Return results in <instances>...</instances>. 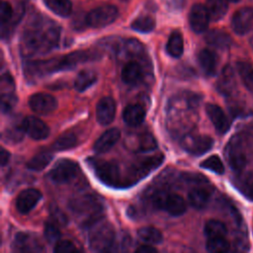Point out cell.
Instances as JSON below:
<instances>
[{
	"instance_id": "7a4b0ae2",
	"label": "cell",
	"mask_w": 253,
	"mask_h": 253,
	"mask_svg": "<svg viewBox=\"0 0 253 253\" xmlns=\"http://www.w3.org/2000/svg\"><path fill=\"white\" fill-rule=\"evenodd\" d=\"M68 208L76 215L85 217L84 224L87 226H92L100 221L103 211L101 200L94 195H84L74 198L68 203Z\"/></svg>"
},
{
	"instance_id": "8fae6325",
	"label": "cell",
	"mask_w": 253,
	"mask_h": 253,
	"mask_svg": "<svg viewBox=\"0 0 253 253\" xmlns=\"http://www.w3.org/2000/svg\"><path fill=\"white\" fill-rule=\"evenodd\" d=\"M213 145V140L209 135L188 134L182 139V147L193 155H202Z\"/></svg>"
},
{
	"instance_id": "f546056e",
	"label": "cell",
	"mask_w": 253,
	"mask_h": 253,
	"mask_svg": "<svg viewBox=\"0 0 253 253\" xmlns=\"http://www.w3.org/2000/svg\"><path fill=\"white\" fill-rule=\"evenodd\" d=\"M139 239L147 244H158L162 242L163 235L159 229L153 226H142L137 230Z\"/></svg>"
},
{
	"instance_id": "277c9868",
	"label": "cell",
	"mask_w": 253,
	"mask_h": 253,
	"mask_svg": "<svg viewBox=\"0 0 253 253\" xmlns=\"http://www.w3.org/2000/svg\"><path fill=\"white\" fill-rule=\"evenodd\" d=\"M152 202L157 209L163 210L173 216L182 215L187 209L186 202L180 195L164 191L156 193L153 196Z\"/></svg>"
},
{
	"instance_id": "7bdbcfd3",
	"label": "cell",
	"mask_w": 253,
	"mask_h": 253,
	"mask_svg": "<svg viewBox=\"0 0 253 253\" xmlns=\"http://www.w3.org/2000/svg\"><path fill=\"white\" fill-rule=\"evenodd\" d=\"M12 17H13V8L11 4L7 1H2L0 6V20H1L2 26H4L5 24L8 25Z\"/></svg>"
},
{
	"instance_id": "8d00e7d4",
	"label": "cell",
	"mask_w": 253,
	"mask_h": 253,
	"mask_svg": "<svg viewBox=\"0 0 253 253\" xmlns=\"http://www.w3.org/2000/svg\"><path fill=\"white\" fill-rule=\"evenodd\" d=\"M200 166L204 169L210 170L211 172H214L218 175H221L224 173V166L221 161V159L217 155H211L201 162Z\"/></svg>"
},
{
	"instance_id": "cb8c5ba5",
	"label": "cell",
	"mask_w": 253,
	"mask_h": 253,
	"mask_svg": "<svg viewBox=\"0 0 253 253\" xmlns=\"http://www.w3.org/2000/svg\"><path fill=\"white\" fill-rule=\"evenodd\" d=\"M206 42L217 48H227L230 46L232 41L228 34L221 30H211L205 36Z\"/></svg>"
},
{
	"instance_id": "ffe728a7",
	"label": "cell",
	"mask_w": 253,
	"mask_h": 253,
	"mask_svg": "<svg viewBox=\"0 0 253 253\" xmlns=\"http://www.w3.org/2000/svg\"><path fill=\"white\" fill-rule=\"evenodd\" d=\"M121 131L117 127H112L103 132L94 143V150L98 153H104L110 150L120 139Z\"/></svg>"
},
{
	"instance_id": "c3c4849f",
	"label": "cell",
	"mask_w": 253,
	"mask_h": 253,
	"mask_svg": "<svg viewBox=\"0 0 253 253\" xmlns=\"http://www.w3.org/2000/svg\"><path fill=\"white\" fill-rule=\"evenodd\" d=\"M227 1H230V2H238V1H240V0H227Z\"/></svg>"
},
{
	"instance_id": "e0dca14e",
	"label": "cell",
	"mask_w": 253,
	"mask_h": 253,
	"mask_svg": "<svg viewBox=\"0 0 253 253\" xmlns=\"http://www.w3.org/2000/svg\"><path fill=\"white\" fill-rule=\"evenodd\" d=\"M42 199V193L33 188L23 190L16 199V209L20 213L30 212Z\"/></svg>"
},
{
	"instance_id": "d590c367",
	"label": "cell",
	"mask_w": 253,
	"mask_h": 253,
	"mask_svg": "<svg viewBox=\"0 0 253 253\" xmlns=\"http://www.w3.org/2000/svg\"><path fill=\"white\" fill-rule=\"evenodd\" d=\"M155 28V21L149 16H141L131 23V29L139 33H149Z\"/></svg>"
},
{
	"instance_id": "836d02e7",
	"label": "cell",
	"mask_w": 253,
	"mask_h": 253,
	"mask_svg": "<svg viewBox=\"0 0 253 253\" xmlns=\"http://www.w3.org/2000/svg\"><path fill=\"white\" fill-rule=\"evenodd\" d=\"M77 143V137L73 132H64L60 136H58L55 141L52 143V149L56 151L67 150L74 147Z\"/></svg>"
},
{
	"instance_id": "3957f363",
	"label": "cell",
	"mask_w": 253,
	"mask_h": 253,
	"mask_svg": "<svg viewBox=\"0 0 253 253\" xmlns=\"http://www.w3.org/2000/svg\"><path fill=\"white\" fill-rule=\"evenodd\" d=\"M89 232V245L94 251H107L115 240V228L109 221H98L91 226Z\"/></svg>"
},
{
	"instance_id": "f1b7e54d",
	"label": "cell",
	"mask_w": 253,
	"mask_h": 253,
	"mask_svg": "<svg viewBox=\"0 0 253 253\" xmlns=\"http://www.w3.org/2000/svg\"><path fill=\"white\" fill-rule=\"evenodd\" d=\"M204 233L208 238L225 237L227 228L222 221L217 219H210L204 226Z\"/></svg>"
},
{
	"instance_id": "1f68e13d",
	"label": "cell",
	"mask_w": 253,
	"mask_h": 253,
	"mask_svg": "<svg viewBox=\"0 0 253 253\" xmlns=\"http://www.w3.org/2000/svg\"><path fill=\"white\" fill-rule=\"evenodd\" d=\"M43 2L49 10L58 16L67 17L71 13L72 4L70 0H43Z\"/></svg>"
},
{
	"instance_id": "7dc6e473",
	"label": "cell",
	"mask_w": 253,
	"mask_h": 253,
	"mask_svg": "<svg viewBox=\"0 0 253 253\" xmlns=\"http://www.w3.org/2000/svg\"><path fill=\"white\" fill-rule=\"evenodd\" d=\"M247 196H248L251 200H253V183L247 188Z\"/></svg>"
},
{
	"instance_id": "5bb4252c",
	"label": "cell",
	"mask_w": 253,
	"mask_h": 253,
	"mask_svg": "<svg viewBox=\"0 0 253 253\" xmlns=\"http://www.w3.org/2000/svg\"><path fill=\"white\" fill-rule=\"evenodd\" d=\"M211 17L206 6L195 4L192 6L189 14V24L195 33H204L210 23Z\"/></svg>"
},
{
	"instance_id": "2e32d148",
	"label": "cell",
	"mask_w": 253,
	"mask_h": 253,
	"mask_svg": "<svg viewBox=\"0 0 253 253\" xmlns=\"http://www.w3.org/2000/svg\"><path fill=\"white\" fill-rule=\"evenodd\" d=\"M24 131L35 140L45 139L49 134L48 126L36 117H27L22 122Z\"/></svg>"
},
{
	"instance_id": "52a82bcc",
	"label": "cell",
	"mask_w": 253,
	"mask_h": 253,
	"mask_svg": "<svg viewBox=\"0 0 253 253\" xmlns=\"http://www.w3.org/2000/svg\"><path fill=\"white\" fill-rule=\"evenodd\" d=\"M79 171L78 164L70 159H61L55 163L48 173V178L58 184L67 183L74 179Z\"/></svg>"
},
{
	"instance_id": "ac0fdd59",
	"label": "cell",
	"mask_w": 253,
	"mask_h": 253,
	"mask_svg": "<svg viewBox=\"0 0 253 253\" xmlns=\"http://www.w3.org/2000/svg\"><path fill=\"white\" fill-rule=\"evenodd\" d=\"M116 116V102L111 97H103L96 106V118L100 125H110Z\"/></svg>"
},
{
	"instance_id": "b9f144b4",
	"label": "cell",
	"mask_w": 253,
	"mask_h": 253,
	"mask_svg": "<svg viewBox=\"0 0 253 253\" xmlns=\"http://www.w3.org/2000/svg\"><path fill=\"white\" fill-rule=\"evenodd\" d=\"M50 221L53 222L54 224H56L57 226L58 225L64 226L67 224L68 218L62 211H60L58 208L54 207L50 210Z\"/></svg>"
},
{
	"instance_id": "9c48e42d",
	"label": "cell",
	"mask_w": 253,
	"mask_h": 253,
	"mask_svg": "<svg viewBox=\"0 0 253 253\" xmlns=\"http://www.w3.org/2000/svg\"><path fill=\"white\" fill-rule=\"evenodd\" d=\"M96 54L90 50H75L59 58H52V72L74 68L80 63L95 59Z\"/></svg>"
},
{
	"instance_id": "f35d334b",
	"label": "cell",
	"mask_w": 253,
	"mask_h": 253,
	"mask_svg": "<svg viewBox=\"0 0 253 253\" xmlns=\"http://www.w3.org/2000/svg\"><path fill=\"white\" fill-rule=\"evenodd\" d=\"M43 234H44L45 239L50 243L58 242L60 235H61L60 230L58 229V226L51 221H47L45 223L44 229H43Z\"/></svg>"
},
{
	"instance_id": "681fc988",
	"label": "cell",
	"mask_w": 253,
	"mask_h": 253,
	"mask_svg": "<svg viewBox=\"0 0 253 253\" xmlns=\"http://www.w3.org/2000/svg\"><path fill=\"white\" fill-rule=\"evenodd\" d=\"M100 253H108L107 251H103V252H100Z\"/></svg>"
},
{
	"instance_id": "d6986e66",
	"label": "cell",
	"mask_w": 253,
	"mask_h": 253,
	"mask_svg": "<svg viewBox=\"0 0 253 253\" xmlns=\"http://www.w3.org/2000/svg\"><path fill=\"white\" fill-rule=\"evenodd\" d=\"M206 112L211 124L213 125L215 130L218 133L223 134L227 132V130L230 127V123L225 113L222 111V109L219 106L215 104H208L206 106Z\"/></svg>"
},
{
	"instance_id": "83f0119b",
	"label": "cell",
	"mask_w": 253,
	"mask_h": 253,
	"mask_svg": "<svg viewBox=\"0 0 253 253\" xmlns=\"http://www.w3.org/2000/svg\"><path fill=\"white\" fill-rule=\"evenodd\" d=\"M211 20L219 21L227 12V0H207L206 5Z\"/></svg>"
},
{
	"instance_id": "484cf974",
	"label": "cell",
	"mask_w": 253,
	"mask_h": 253,
	"mask_svg": "<svg viewBox=\"0 0 253 253\" xmlns=\"http://www.w3.org/2000/svg\"><path fill=\"white\" fill-rule=\"evenodd\" d=\"M96 81L97 73L91 69H84L77 74L74 80V87L78 92H83L94 85Z\"/></svg>"
},
{
	"instance_id": "4316f807",
	"label": "cell",
	"mask_w": 253,
	"mask_h": 253,
	"mask_svg": "<svg viewBox=\"0 0 253 253\" xmlns=\"http://www.w3.org/2000/svg\"><path fill=\"white\" fill-rule=\"evenodd\" d=\"M166 51L172 57H180L183 54L184 40L179 31H174L171 33L166 44Z\"/></svg>"
},
{
	"instance_id": "30bf717a",
	"label": "cell",
	"mask_w": 253,
	"mask_h": 253,
	"mask_svg": "<svg viewBox=\"0 0 253 253\" xmlns=\"http://www.w3.org/2000/svg\"><path fill=\"white\" fill-rule=\"evenodd\" d=\"M163 160H164V156L162 154H155V155L137 160L129 168L128 174H129L130 181L135 183L139 179L145 177L150 172H152L157 167H159V165L163 162Z\"/></svg>"
},
{
	"instance_id": "ab89813d",
	"label": "cell",
	"mask_w": 253,
	"mask_h": 253,
	"mask_svg": "<svg viewBox=\"0 0 253 253\" xmlns=\"http://www.w3.org/2000/svg\"><path fill=\"white\" fill-rule=\"evenodd\" d=\"M232 81H233L232 71H231V69L228 66H226L223 69L222 74L220 76V79L218 81V89L221 92H228V90L230 89Z\"/></svg>"
},
{
	"instance_id": "7c38bea8",
	"label": "cell",
	"mask_w": 253,
	"mask_h": 253,
	"mask_svg": "<svg viewBox=\"0 0 253 253\" xmlns=\"http://www.w3.org/2000/svg\"><path fill=\"white\" fill-rule=\"evenodd\" d=\"M231 27L235 34L244 36L253 29V9L243 7L237 10L231 19Z\"/></svg>"
},
{
	"instance_id": "d6a6232c",
	"label": "cell",
	"mask_w": 253,
	"mask_h": 253,
	"mask_svg": "<svg viewBox=\"0 0 253 253\" xmlns=\"http://www.w3.org/2000/svg\"><path fill=\"white\" fill-rule=\"evenodd\" d=\"M236 69L243 85L247 90L253 92V67L247 62L238 61L236 63Z\"/></svg>"
},
{
	"instance_id": "74e56055",
	"label": "cell",
	"mask_w": 253,
	"mask_h": 253,
	"mask_svg": "<svg viewBox=\"0 0 253 253\" xmlns=\"http://www.w3.org/2000/svg\"><path fill=\"white\" fill-rule=\"evenodd\" d=\"M156 140L151 133H143L138 137V151H150L156 148Z\"/></svg>"
},
{
	"instance_id": "7402d4cb",
	"label": "cell",
	"mask_w": 253,
	"mask_h": 253,
	"mask_svg": "<svg viewBox=\"0 0 253 253\" xmlns=\"http://www.w3.org/2000/svg\"><path fill=\"white\" fill-rule=\"evenodd\" d=\"M198 60L203 72L206 75L212 76L215 74L217 57L213 51L207 48L202 49L198 55Z\"/></svg>"
},
{
	"instance_id": "603a6c76",
	"label": "cell",
	"mask_w": 253,
	"mask_h": 253,
	"mask_svg": "<svg viewBox=\"0 0 253 253\" xmlns=\"http://www.w3.org/2000/svg\"><path fill=\"white\" fill-rule=\"evenodd\" d=\"M143 76L142 67L136 61L127 62L122 69V79L126 84H137Z\"/></svg>"
},
{
	"instance_id": "ba28073f",
	"label": "cell",
	"mask_w": 253,
	"mask_h": 253,
	"mask_svg": "<svg viewBox=\"0 0 253 253\" xmlns=\"http://www.w3.org/2000/svg\"><path fill=\"white\" fill-rule=\"evenodd\" d=\"M42 244L40 238L30 232H18L12 242V253H41Z\"/></svg>"
},
{
	"instance_id": "8992f818",
	"label": "cell",
	"mask_w": 253,
	"mask_h": 253,
	"mask_svg": "<svg viewBox=\"0 0 253 253\" xmlns=\"http://www.w3.org/2000/svg\"><path fill=\"white\" fill-rule=\"evenodd\" d=\"M118 16L119 11L116 6L103 5L91 10L85 17V23L93 29H101L114 23Z\"/></svg>"
},
{
	"instance_id": "60d3db41",
	"label": "cell",
	"mask_w": 253,
	"mask_h": 253,
	"mask_svg": "<svg viewBox=\"0 0 253 253\" xmlns=\"http://www.w3.org/2000/svg\"><path fill=\"white\" fill-rule=\"evenodd\" d=\"M53 253H77V249L71 241L59 240L54 244Z\"/></svg>"
},
{
	"instance_id": "4fadbf2b",
	"label": "cell",
	"mask_w": 253,
	"mask_h": 253,
	"mask_svg": "<svg viewBox=\"0 0 253 253\" xmlns=\"http://www.w3.org/2000/svg\"><path fill=\"white\" fill-rule=\"evenodd\" d=\"M31 110L40 115L52 113L57 108L56 99L47 93H36L29 99Z\"/></svg>"
},
{
	"instance_id": "d4e9b609",
	"label": "cell",
	"mask_w": 253,
	"mask_h": 253,
	"mask_svg": "<svg viewBox=\"0 0 253 253\" xmlns=\"http://www.w3.org/2000/svg\"><path fill=\"white\" fill-rule=\"evenodd\" d=\"M211 192L206 188H195L188 193V202L197 210L204 209L210 201Z\"/></svg>"
},
{
	"instance_id": "6da1fadb",
	"label": "cell",
	"mask_w": 253,
	"mask_h": 253,
	"mask_svg": "<svg viewBox=\"0 0 253 253\" xmlns=\"http://www.w3.org/2000/svg\"><path fill=\"white\" fill-rule=\"evenodd\" d=\"M60 31L56 25H47L32 29L26 32L21 41V53L32 56L37 53H44L55 47L59 41Z\"/></svg>"
},
{
	"instance_id": "ee69618b",
	"label": "cell",
	"mask_w": 253,
	"mask_h": 253,
	"mask_svg": "<svg viewBox=\"0 0 253 253\" xmlns=\"http://www.w3.org/2000/svg\"><path fill=\"white\" fill-rule=\"evenodd\" d=\"M16 103V98L13 93L11 94H2L1 98V107H2V112H9L13 106Z\"/></svg>"
},
{
	"instance_id": "5b68a950",
	"label": "cell",
	"mask_w": 253,
	"mask_h": 253,
	"mask_svg": "<svg viewBox=\"0 0 253 253\" xmlns=\"http://www.w3.org/2000/svg\"><path fill=\"white\" fill-rule=\"evenodd\" d=\"M90 164L94 170L97 178L104 184L112 187H119L121 182V175L119 165L112 161L93 159Z\"/></svg>"
},
{
	"instance_id": "e575fe53",
	"label": "cell",
	"mask_w": 253,
	"mask_h": 253,
	"mask_svg": "<svg viewBox=\"0 0 253 253\" xmlns=\"http://www.w3.org/2000/svg\"><path fill=\"white\" fill-rule=\"evenodd\" d=\"M206 248L209 253H228L230 245L225 237L208 238Z\"/></svg>"
},
{
	"instance_id": "9a60e30c",
	"label": "cell",
	"mask_w": 253,
	"mask_h": 253,
	"mask_svg": "<svg viewBox=\"0 0 253 253\" xmlns=\"http://www.w3.org/2000/svg\"><path fill=\"white\" fill-rule=\"evenodd\" d=\"M226 158L233 170H241L246 163V157L241 147V139L238 136L232 137L226 146Z\"/></svg>"
},
{
	"instance_id": "4dcf8cb0",
	"label": "cell",
	"mask_w": 253,
	"mask_h": 253,
	"mask_svg": "<svg viewBox=\"0 0 253 253\" xmlns=\"http://www.w3.org/2000/svg\"><path fill=\"white\" fill-rule=\"evenodd\" d=\"M52 160V154L48 151H41L33 156L27 163V168L33 171H42Z\"/></svg>"
},
{
	"instance_id": "f6af8a7d",
	"label": "cell",
	"mask_w": 253,
	"mask_h": 253,
	"mask_svg": "<svg viewBox=\"0 0 253 253\" xmlns=\"http://www.w3.org/2000/svg\"><path fill=\"white\" fill-rule=\"evenodd\" d=\"M134 253H158V251L151 245H141L139 246Z\"/></svg>"
},
{
	"instance_id": "44dd1931",
	"label": "cell",
	"mask_w": 253,
	"mask_h": 253,
	"mask_svg": "<svg viewBox=\"0 0 253 253\" xmlns=\"http://www.w3.org/2000/svg\"><path fill=\"white\" fill-rule=\"evenodd\" d=\"M145 118V109L140 104H130L126 107L123 113L125 123L130 126H139Z\"/></svg>"
},
{
	"instance_id": "bcb514c9",
	"label": "cell",
	"mask_w": 253,
	"mask_h": 253,
	"mask_svg": "<svg viewBox=\"0 0 253 253\" xmlns=\"http://www.w3.org/2000/svg\"><path fill=\"white\" fill-rule=\"evenodd\" d=\"M10 159V153L5 149V148H1L0 151V163L1 166H5Z\"/></svg>"
}]
</instances>
